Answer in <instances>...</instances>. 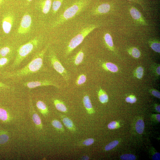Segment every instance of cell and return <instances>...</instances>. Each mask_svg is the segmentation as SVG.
I'll use <instances>...</instances> for the list:
<instances>
[{
	"instance_id": "cell-1",
	"label": "cell",
	"mask_w": 160,
	"mask_h": 160,
	"mask_svg": "<svg viewBox=\"0 0 160 160\" xmlns=\"http://www.w3.org/2000/svg\"><path fill=\"white\" fill-rule=\"evenodd\" d=\"M48 47L47 46L38 53L26 66L17 71L7 73L5 76L6 78H20L37 72L43 66L44 56Z\"/></svg>"
},
{
	"instance_id": "cell-2",
	"label": "cell",
	"mask_w": 160,
	"mask_h": 160,
	"mask_svg": "<svg viewBox=\"0 0 160 160\" xmlns=\"http://www.w3.org/2000/svg\"><path fill=\"white\" fill-rule=\"evenodd\" d=\"M89 0H79L66 9L53 24L56 27L71 19L84 10L88 5Z\"/></svg>"
},
{
	"instance_id": "cell-3",
	"label": "cell",
	"mask_w": 160,
	"mask_h": 160,
	"mask_svg": "<svg viewBox=\"0 0 160 160\" xmlns=\"http://www.w3.org/2000/svg\"><path fill=\"white\" fill-rule=\"evenodd\" d=\"M39 43V40L36 38L21 46L17 51L13 67H15L19 65L29 54L36 49Z\"/></svg>"
},
{
	"instance_id": "cell-4",
	"label": "cell",
	"mask_w": 160,
	"mask_h": 160,
	"mask_svg": "<svg viewBox=\"0 0 160 160\" xmlns=\"http://www.w3.org/2000/svg\"><path fill=\"white\" fill-rule=\"evenodd\" d=\"M97 26L93 25L89 26L83 29L77 35L73 38L70 41L67 46L66 51V56L70 54L77 46L81 44L85 38Z\"/></svg>"
},
{
	"instance_id": "cell-5",
	"label": "cell",
	"mask_w": 160,
	"mask_h": 160,
	"mask_svg": "<svg viewBox=\"0 0 160 160\" xmlns=\"http://www.w3.org/2000/svg\"><path fill=\"white\" fill-rule=\"evenodd\" d=\"M51 63L54 69L65 79L67 81L68 77L67 71L64 68L54 53H51L50 56Z\"/></svg>"
},
{
	"instance_id": "cell-6",
	"label": "cell",
	"mask_w": 160,
	"mask_h": 160,
	"mask_svg": "<svg viewBox=\"0 0 160 160\" xmlns=\"http://www.w3.org/2000/svg\"><path fill=\"white\" fill-rule=\"evenodd\" d=\"M32 23L31 16L26 14L22 18L20 25L18 30V33L20 34H24L29 32L30 30Z\"/></svg>"
},
{
	"instance_id": "cell-7",
	"label": "cell",
	"mask_w": 160,
	"mask_h": 160,
	"mask_svg": "<svg viewBox=\"0 0 160 160\" xmlns=\"http://www.w3.org/2000/svg\"><path fill=\"white\" fill-rule=\"evenodd\" d=\"M24 86L30 89L34 88L39 87L53 86L59 88V86L51 81L44 80L39 81L27 82L24 84Z\"/></svg>"
},
{
	"instance_id": "cell-8",
	"label": "cell",
	"mask_w": 160,
	"mask_h": 160,
	"mask_svg": "<svg viewBox=\"0 0 160 160\" xmlns=\"http://www.w3.org/2000/svg\"><path fill=\"white\" fill-rule=\"evenodd\" d=\"M13 22V18L11 15L6 16L3 21L2 27L4 33L9 34L11 29Z\"/></svg>"
},
{
	"instance_id": "cell-9",
	"label": "cell",
	"mask_w": 160,
	"mask_h": 160,
	"mask_svg": "<svg viewBox=\"0 0 160 160\" xmlns=\"http://www.w3.org/2000/svg\"><path fill=\"white\" fill-rule=\"evenodd\" d=\"M130 14L133 19L140 24L145 25L146 23L141 13L136 8L133 7L130 10Z\"/></svg>"
},
{
	"instance_id": "cell-10",
	"label": "cell",
	"mask_w": 160,
	"mask_h": 160,
	"mask_svg": "<svg viewBox=\"0 0 160 160\" xmlns=\"http://www.w3.org/2000/svg\"><path fill=\"white\" fill-rule=\"evenodd\" d=\"M110 8L111 6L109 4H102L95 9L94 11V13L96 14L106 13L110 11Z\"/></svg>"
},
{
	"instance_id": "cell-11",
	"label": "cell",
	"mask_w": 160,
	"mask_h": 160,
	"mask_svg": "<svg viewBox=\"0 0 160 160\" xmlns=\"http://www.w3.org/2000/svg\"><path fill=\"white\" fill-rule=\"evenodd\" d=\"M84 105L87 111V113L90 115L95 113L90 100L89 96L86 95L83 99Z\"/></svg>"
},
{
	"instance_id": "cell-12",
	"label": "cell",
	"mask_w": 160,
	"mask_h": 160,
	"mask_svg": "<svg viewBox=\"0 0 160 160\" xmlns=\"http://www.w3.org/2000/svg\"><path fill=\"white\" fill-rule=\"evenodd\" d=\"M37 106L40 113L44 116L49 113V110L46 104L41 101H39L36 103Z\"/></svg>"
},
{
	"instance_id": "cell-13",
	"label": "cell",
	"mask_w": 160,
	"mask_h": 160,
	"mask_svg": "<svg viewBox=\"0 0 160 160\" xmlns=\"http://www.w3.org/2000/svg\"><path fill=\"white\" fill-rule=\"evenodd\" d=\"M52 4L51 0H44L41 4L42 12L45 14L49 13L51 8Z\"/></svg>"
},
{
	"instance_id": "cell-14",
	"label": "cell",
	"mask_w": 160,
	"mask_h": 160,
	"mask_svg": "<svg viewBox=\"0 0 160 160\" xmlns=\"http://www.w3.org/2000/svg\"><path fill=\"white\" fill-rule=\"evenodd\" d=\"M54 102L56 109L64 113H67V109L62 102L59 100L55 99L54 100Z\"/></svg>"
},
{
	"instance_id": "cell-15",
	"label": "cell",
	"mask_w": 160,
	"mask_h": 160,
	"mask_svg": "<svg viewBox=\"0 0 160 160\" xmlns=\"http://www.w3.org/2000/svg\"><path fill=\"white\" fill-rule=\"evenodd\" d=\"M102 67L104 69L113 72H116L118 71V68L117 66L115 64L110 62L104 63Z\"/></svg>"
},
{
	"instance_id": "cell-16",
	"label": "cell",
	"mask_w": 160,
	"mask_h": 160,
	"mask_svg": "<svg viewBox=\"0 0 160 160\" xmlns=\"http://www.w3.org/2000/svg\"><path fill=\"white\" fill-rule=\"evenodd\" d=\"M62 121L64 125L70 130L72 131H75V127L73 122L69 118L65 117L63 118Z\"/></svg>"
},
{
	"instance_id": "cell-17",
	"label": "cell",
	"mask_w": 160,
	"mask_h": 160,
	"mask_svg": "<svg viewBox=\"0 0 160 160\" xmlns=\"http://www.w3.org/2000/svg\"><path fill=\"white\" fill-rule=\"evenodd\" d=\"M84 57V53L81 50L76 55L74 58V63L76 66H78L83 62Z\"/></svg>"
},
{
	"instance_id": "cell-18",
	"label": "cell",
	"mask_w": 160,
	"mask_h": 160,
	"mask_svg": "<svg viewBox=\"0 0 160 160\" xmlns=\"http://www.w3.org/2000/svg\"><path fill=\"white\" fill-rule=\"evenodd\" d=\"M98 96L100 101L103 104L107 102L108 97L106 92L103 90L101 89L98 93Z\"/></svg>"
},
{
	"instance_id": "cell-19",
	"label": "cell",
	"mask_w": 160,
	"mask_h": 160,
	"mask_svg": "<svg viewBox=\"0 0 160 160\" xmlns=\"http://www.w3.org/2000/svg\"><path fill=\"white\" fill-rule=\"evenodd\" d=\"M136 129L137 133L139 134H142L145 129V123L142 120H138L136 125Z\"/></svg>"
},
{
	"instance_id": "cell-20",
	"label": "cell",
	"mask_w": 160,
	"mask_h": 160,
	"mask_svg": "<svg viewBox=\"0 0 160 160\" xmlns=\"http://www.w3.org/2000/svg\"><path fill=\"white\" fill-rule=\"evenodd\" d=\"M32 119L37 127L40 129H42V125L40 118L36 113H34L32 116Z\"/></svg>"
},
{
	"instance_id": "cell-21",
	"label": "cell",
	"mask_w": 160,
	"mask_h": 160,
	"mask_svg": "<svg viewBox=\"0 0 160 160\" xmlns=\"http://www.w3.org/2000/svg\"><path fill=\"white\" fill-rule=\"evenodd\" d=\"M104 39L106 44L109 49H112L113 47V43L111 35L109 33H106L104 36Z\"/></svg>"
},
{
	"instance_id": "cell-22",
	"label": "cell",
	"mask_w": 160,
	"mask_h": 160,
	"mask_svg": "<svg viewBox=\"0 0 160 160\" xmlns=\"http://www.w3.org/2000/svg\"><path fill=\"white\" fill-rule=\"evenodd\" d=\"M63 0H54L52 3V9L54 13H56L61 7Z\"/></svg>"
},
{
	"instance_id": "cell-23",
	"label": "cell",
	"mask_w": 160,
	"mask_h": 160,
	"mask_svg": "<svg viewBox=\"0 0 160 160\" xmlns=\"http://www.w3.org/2000/svg\"><path fill=\"white\" fill-rule=\"evenodd\" d=\"M9 116L7 111L2 108H0V120L3 121L8 120Z\"/></svg>"
},
{
	"instance_id": "cell-24",
	"label": "cell",
	"mask_w": 160,
	"mask_h": 160,
	"mask_svg": "<svg viewBox=\"0 0 160 160\" xmlns=\"http://www.w3.org/2000/svg\"><path fill=\"white\" fill-rule=\"evenodd\" d=\"M52 124L57 130L62 132L64 131L63 125L59 121L57 120H54L52 121Z\"/></svg>"
},
{
	"instance_id": "cell-25",
	"label": "cell",
	"mask_w": 160,
	"mask_h": 160,
	"mask_svg": "<svg viewBox=\"0 0 160 160\" xmlns=\"http://www.w3.org/2000/svg\"><path fill=\"white\" fill-rule=\"evenodd\" d=\"M86 81V77L83 74L80 75L77 78L76 84L77 86L81 85L84 83Z\"/></svg>"
},
{
	"instance_id": "cell-26",
	"label": "cell",
	"mask_w": 160,
	"mask_h": 160,
	"mask_svg": "<svg viewBox=\"0 0 160 160\" xmlns=\"http://www.w3.org/2000/svg\"><path fill=\"white\" fill-rule=\"evenodd\" d=\"M11 51L10 48L8 47H5L0 49V56L6 57Z\"/></svg>"
},
{
	"instance_id": "cell-27",
	"label": "cell",
	"mask_w": 160,
	"mask_h": 160,
	"mask_svg": "<svg viewBox=\"0 0 160 160\" xmlns=\"http://www.w3.org/2000/svg\"><path fill=\"white\" fill-rule=\"evenodd\" d=\"M119 143V141L117 140H115L112 141L108 144L105 147V149L106 151H109L117 146Z\"/></svg>"
},
{
	"instance_id": "cell-28",
	"label": "cell",
	"mask_w": 160,
	"mask_h": 160,
	"mask_svg": "<svg viewBox=\"0 0 160 160\" xmlns=\"http://www.w3.org/2000/svg\"><path fill=\"white\" fill-rule=\"evenodd\" d=\"M150 46L152 49L155 52L160 53V43L157 42H153L150 44Z\"/></svg>"
},
{
	"instance_id": "cell-29",
	"label": "cell",
	"mask_w": 160,
	"mask_h": 160,
	"mask_svg": "<svg viewBox=\"0 0 160 160\" xmlns=\"http://www.w3.org/2000/svg\"><path fill=\"white\" fill-rule=\"evenodd\" d=\"M9 139L8 136L5 133L0 134V144L3 145L7 143Z\"/></svg>"
},
{
	"instance_id": "cell-30",
	"label": "cell",
	"mask_w": 160,
	"mask_h": 160,
	"mask_svg": "<svg viewBox=\"0 0 160 160\" xmlns=\"http://www.w3.org/2000/svg\"><path fill=\"white\" fill-rule=\"evenodd\" d=\"M120 158L122 160H135L136 158V156L133 154H127L121 156Z\"/></svg>"
},
{
	"instance_id": "cell-31",
	"label": "cell",
	"mask_w": 160,
	"mask_h": 160,
	"mask_svg": "<svg viewBox=\"0 0 160 160\" xmlns=\"http://www.w3.org/2000/svg\"><path fill=\"white\" fill-rule=\"evenodd\" d=\"M131 54L134 58H138L141 56V53L139 50L136 47H133L131 51Z\"/></svg>"
},
{
	"instance_id": "cell-32",
	"label": "cell",
	"mask_w": 160,
	"mask_h": 160,
	"mask_svg": "<svg viewBox=\"0 0 160 160\" xmlns=\"http://www.w3.org/2000/svg\"><path fill=\"white\" fill-rule=\"evenodd\" d=\"M143 70L141 67H139L136 70L135 72L136 76L138 79H141L143 75Z\"/></svg>"
},
{
	"instance_id": "cell-33",
	"label": "cell",
	"mask_w": 160,
	"mask_h": 160,
	"mask_svg": "<svg viewBox=\"0 0 160 160\" xmlns=\"http://www.w3.org/2000/svg\"><path fill=\"white\" fill-rule=\"evenodd\" d=\"M9 59L6 57H2L0 58V68L5 66L9 61Z\"/></svg>"
},
{
	"instance_id": "cell-34",
	"label": "cell",
	"mask_w": 160,
	"mask_h": 160,
	"mask_svg": "<svg viewBox=\"0 0 160 160\" xmlns=\"http://www.w3.org/2000/svg\"><path fill=\"white\" fill-rule=\"evenodd\" d=\"M125 101L127 103L133 104L136 102L137 99L134 96L131 95L126 98Z\"/></svg>"
},
{
	"instance_id": "cell-35",
	"label": "cell",
	"mask_w": 160,
	"mask_h": 160,
	"mask_svg": "<svg viewBox=\"0 0 160 160\" xmlns=\"http://www.w3.org/2000/svg\"><path fill=\"white\" fill-rule=\"evenodd\" d=\"M118 126V124L115 121H113L111 122L108 125V129H115Z\"/></svg>"
},
{
	"instance_id": "cell-36",
	"label": "cell",
	"mask_w": 160,
	"mask_h": 160,
	"mask_svg": "<svg viewBox=\"0 0 160 160\" xmlns=\"http://www.w3.org/2000/svg\"><path fill=\"white\" fill-rule=\"evenodd\" d=\"M94 141V139L92 138H89L85 140L83 142V145L86 146H89L92 145Z\"/></svg>"
},
{
	"instance_id": "cell-37",
	"label": "cell",
	"mask_w": 160,
	"mask_h": 160,
	"mask_svg": "<svg viewBox=\"0 0 160 160\" xmlns=\"http://www.w3.org/2000/svg\"><path fill=\"white\" fill-rule=\"evenodd\" d=\"M151 93L155 97L158 98L160 99V93L159 92L156 90H152L151 91Z\"/></svg>"
},
{
	"instance_id": "cell-38",
	"label": "cell",
	"mask_w": 160,
	"mask_h": 160,
	"mask_svg": "<svg viewBox=\"0 0 160 160\" xmlns=\"http://www.w3.org/2000/svg\"><path fill=\"white\" fill-rule=\"evenodd\" d=\"M10 86L0 82V89H9Z\"/></svg>"
},
{
	"instance_id": "cell-39",
	"label": "cell",
	"mask_w": 160,
	"mask_h": 160,
	"mask_svg": "<svg viewBox=\"0 0 160 160\" xmlns=\"http://www.w3.org/2000/svg\"><path fill=\"white\" fill-rule=\"evenodd\" d=\"M152 159L153 160H160V153H156L153 156Z\"/></svg>"
},
{
	"instance_id": "cell-40",
	"label": "cell",
	"mask_w": 160,
	"mask_h": 160,
	"mask_svg": "<svg viewBox=\"0 0 160 160\" xmlns=\"http://www.w3.org/2000/svg\"><path fill=\"white\" fill-rule=\"evenodd\" d=\"M160 66H158L157 67V69L156 70V72L157 74L158 75H160Z\"/></svg>"
},
{
	"instance_id": "cell-41",
	"label": "cell",
	"mask_w": 160,
	"mask_h": 160,
	"mask_svg": "<svg viewBox=\"0 0 160 160\" xmlns=\"http://www.w3.org/2000/svg\"><path fill=\"white\" fill-rule=\"evenodd\" d=\"M156 110L158 112V113H160V106L159 105H157L155 107Z\"/></svg>"
},
{
	"instance_id": "cell-42",
	"label": "cell",
	"mask_w": 160,
	"mask_h": 160,
	"mask_svg": "<svg viewBox=\"0 0 160 160\" xmlns=\"http://www.w3.org/2000/svg\"><path fill=\"white\" fill-rule=\"evenodd\" d=\"M156 117L157 120L159 122H160V115L159 114L157 115Z\"/></svg>"
},
{
	"instance_id": "cell-43",
	"label": "cell",
	"mask_w": 160,
	"mask_h": 160,
	"mask_svg": "<svg viewBox=\"0 0 160 160\" xmlns=\"http://www.w3.org/2000/svg\"><path fill=\"white\" fill-rule=\"evenodd\" d=\"M89 157L87 156H83L82 158L83 160H89Z\"/></svg>"
},
{
	"instance_id": "cell-44",
	"label": "cell",
	"mask_w": 160,
	"mask_h": 160,
	"mask_svg": "<svg viewBox=\"0 0 160 160\" xmlns=\"http://www.w3.org/2000/svg\"><path fill=\"white\" fill-rule=\"evenodd\" d=\"M3 2V0H0V4L2 3Z\"/></svg>"
},
{
	"instance_id": "cell-45",
	"label": "cell",
	"mask_w": 160,
	"mask_h": 160,
	"mask_svg": "<svg viewBox=\"0 0 160 160\" xmlns=\"http://www.w3.org/2000/svg\"><path fill=\"white\" fill-rule=\"evenodd\" d=\"M27 1L28 2H31L32 1V0H27Z\"/></svg>"
},
{
	"instance_id": "cell-46",
	"label": "cell",
	"mask_w": 160,
	"mask_h": 160,
	"mask_svg": "<svg viewBox=\"0 0 160 160\" xmlns=\"http://www.w3.org/2000/svg\"><path fill=\"white\" fill-rule=\"evenodd\" d=\"M129 1H131V0H129Z\"/></svg>"
}]
</instances>
